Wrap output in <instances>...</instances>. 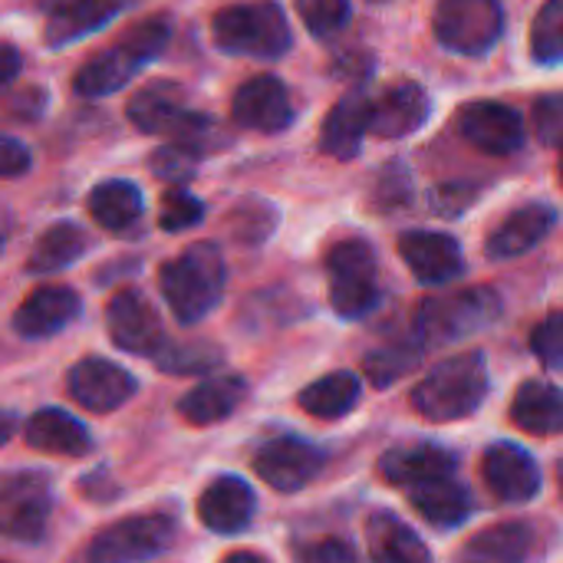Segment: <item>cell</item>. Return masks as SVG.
Listing matches in <instances>:
<instances>
[{"instance_id":"cell-1","label":"cell","mask_w":563,"mask_h":563,"mask_svg":"<svg viewBox=\"0 0 563 563\" xmlns=\"http://www.w3.org/2000/svg\"><path fill=\"white\" fill-rule=\"evenodd\" d=\"M172 40V20L168 16H148L135 30H129L119 43H112L106 53L92 56L86 66L76 69L73 89L86 99L112 96L119 92L135 73H142L148 63L162 56V49Z\"/></svg>"},{"instance_id":"cell-3","label":"cell","mask_w":563,"mask_h":563,"mask_svg":"<svg viewBox=\"0 0 563 563\" xmlns=\"http://www.w3.org/2000/svg\"><path fill=\"white\" fill-rule=\"evenodd\" d=\"M224 277L228 271L221 251L214 244H191L162 267L158 287L181 323H201L218 307Z\"/></svg>"},{"instance_id":"cell-35","label":"cell","mask_w":563,"mask_h":563,"mask_svg":"<svg viewBox=\"0 0 563 563\" xmlns=\"http://www.w3.org/2000/svg\"><path fill=\"white\" fill-rule=\"evenodd\" d=\"M422 343L419 340H409V343H393V346H383V350H373L366 356V373L376 386H389L393 379L406 376L416 369L419 356H422Z\"/></svg>"},{"instance_id":"cell-34","label":"cell","mask_w":563,"mask_h":563,"mask_svg":"<svg viewBox=\"0 0 563 563\" xmlns=\"http://www.w3.org/2000/svg\"><path fill=\"white\" fill-rule=\"evenodd\" d=\"M531 56L541 66L563 63V0H548L531 23Z\"/></svg>"},{"instance_id":"cell-5","label":"cell","mask_w":563,"mask_h":563,"mask_svg":"<svg viewBox=\"0 0 563 563\" xmlns=\"http://www.w3.org/2000/svg\"><path fill=\"white\" fill-rule=\"evenodd\" d=\"M498 317H501V297L488 287L435 297L416 310V340L422 346H445L462 336H472L475 330L492 327Z\"/></svg>"},{"instance_id":"cell-45","label":"cell","mask_w":563,"mask_h":563,"mask_svg":"<svg viewBox=\"0 0 563 563\" xmlns=\"http://www.w3.org/2000/svg\"><path fill=\"white\" fill-rule=\"evenodd\" d=\"M3 69H0V79L3 82H13V76H16V66H20V53H16V46H10V43H3Z\"/></svg>"},{"instance_id":"cell-48","label":"cell","mask_w":563,"mask_h":563,"mask_svg":"<svg viewBox=\"0 0 563 563\" xmlns=\"http://www.w3.org/2000/svg\"><path fill=\"white\" fill-rule=\"evenodd\" d=\"M561 181H563V145H561Z\"/></svg>"},{"instance_id":"cell-49","label":"cell","mask_w":563,"mask_h":563,"mask_svg":"<svg viewBox=\"0 0 563 563\" xmlns=\"http://www.w3.org/2000/svg\"><path fill=\"white\" fill-rule=\"evenodd\" d=\"M376 3H383V0H376Z\"/></svg>"},{"instance_id":"cell-25","label":"cell","mask_w":563,"mask_h":563,"mask_svg":"<svg viewBox=\"0 0 563 563\" xmlns=\"http://www.w3.org/2000/svg\"><path fill=\"white\" fill-rule=\"evenodd\" d=\"M244 396H247V383L241 376H214L198 383L191 393H185L178 412L188 426H214L234 416Z\"/></svg>"},{"instance_id":"cell-13","label":"cell","mask_w":563,"mask_h":563,"mask_svg":"<svg viewBox=\"0 0 563 563\" xmlns=\"http://www.w3.org/2000/svg\"><path fill=\"white\" fill-rule=\"evenodd\" d=\"M234 119L251 129V132H264V135H277L294 122V106H290V92L287 86L264 73V76H251L244 86H238L234 102H231Z\"/></svg>"},{"instance_id":"cell-26","label":"cell","mask_w":563,"mask_h":563,"mask_svg":"<svg viewBox=\"0 0 563 563\" xmlns=\"http://www.w3.org/2000/svg\"><path fill=\"white\" fill-rule=\"evenodd\" d=\"M23 439L30 449L36 452H49V455H66V459H79L89 452V432L79 419H73L63 409H40L30 416Z\"/></svg>"},{"instance_id":"cell-36","label":"cell","mask_w":563,"mask_h":563,"mask_svg":"<svg viewBox=\"0 0 563 563\" xmlns=\"http://www.w3.org/2000/svg\"><path fill=\"white\" fill-rule=\"evenodd\" d=\"M155 363L165 373H185V376H201L221 363V353L208 343H165V350L155 356Z\"/></svg>"},{"instance_id":"cell-43","label":"cell","mask_w":563,"mask_h":563,"mask_svg":"<svg viewBox=\"0 0 563 563\" xmlns=\"http://www.w3.org/2000/svg\"><path fill=\"white\" fill-rule=\"evenodd\" d=\"M26 168H30V152H26V145L16 142L13 135H7V139L0 142V175H3V178H16V175H23Z\"/></svg>"},{"instance_id":"cell-21","label":"cell","mask_w":563,"mask_h":563,"mask_svg":"<svg viewBox=\"0 0 563 563\" xmlns=\"http://www.w3.org/2000/svg\"><path fill=\"white\" fill-rule=\"evenodd\" d=\"M429 119V96L416 82H399L379 92L369 106V132L379 139H402Z\"/></svg>"},{"instance_id":"cell-20","label":"cell","mask_w":563,"mask_h":563,"mask_svg":"<svg viewBox=\"0 0 563 563\" xmlns=\"http://www.w3.org/2000/svg\"><path fill=\"white\" fill-rule=\"evenodd\" d=\"M257 508L254 488L244 478L221 475L198 498V518L214 534H238L251 525Z\"/></svg>"},{"instance_id":"cell-12","label":"cell","mask_w":563,"mask_h":563,"mask_svg":"<svg viewBox=\"0 0 563 563\" xmlns=\"http://www.w3.org/2000/svg\"><path fill=\"white\" fill-rule=\"evenodd\" d=\"M106 323H109V336L119 350L135 353V356H158L165 350V336H162V320L155 313V307L145 300V294L139 290H119L109 300L106 310Z\"/></svg>"},{"instance_id":"cell-31","label":"cell","mask_w":563,"mask_h":563,"mask_svg":"<svg viewBox=\"0 0 563 563\" xmlns=\"http://www.w3.org/2000/svg\"><path fill=\"white\" fill-rule=\"evenodd\" d=\"M89 214L99 228L122 234L142 218V191L125 178H109L92 188L89 195Z\"/></svg>"},{"instance_id":"cell-27","label":"cell","mask_w":563,"mask_h":563,"mask_svg":"<svg viewBox=\"0 0 563 563\" xmlns=\"http://www.w3.org/2000/svg\"><path fill=\"white\" fill-rule=\"evenodd\" d=\"M366 541L373 563H432L422 538L389 511H376L366 521Z\"/></svg>"},{"instance_id":"cell-2","label":"cell","mask_w":563,"mask_h":563,"mask_svg":"<svg viewBox=\"0 0 563 563\" xmlns=\"http://www.w3.org/2000/svg\"><path fill=\"white\" fill-rule=\"evenodd\" d=\"M488 396V363L482 353H462L439 363L412 389V406L429 422H459L482 409Z\"/></svg>"},{"instance_id":"cell-29","label":"cell","mask_w":563,"mask_h":563,"mask_svg":"<svg viewBox=\"0 0 563 563\" xmlns=\"http://www.w3.org/2000/svg\"><path fill=\"white\" fill-rule=\"evenodd\" d=\"M406 495H409L412 508L435 528H459L472 515V495H468L465 485L455 482V475L426 482V485H419V488H412Z\"/></svg>"},{"instance_id":"cell-6","label":"cell","mask_w":563,"mask_h":563,"mask_svg":"<svg viewBox=\"0 0 563 563\" xmlns=\"http://www.w3.org/2000/svg\"><path fill=\"white\" fill-rule=\"evenodd\" d=\"M330 303L340 317L360 320L379 303V267L366 241L350 238L336 244L327 257Z\"/></svg>"},{"instance_id":"cell-24","label":"cell","mask_w":563,"mask_h":563,"mask_svg":"<svg viewBox=\"0 0 563 563\" xmlns=\"http://www.w3.org/2000/svg\"><path fill=\"white\" fill-rule=\"evenodd\" d=\"M369 106H373V99L363 89L343 96L333 106V112L323 122V135H320V145L327 155H333L340 162H350L360 155L363 139L369 132Z\"/></svg>"},{"instance_id":"cell-17","label":"cell","mask_w":563,"mask_h":563,"mask_svg":"<svg viewBox=\"0 0 563 563\" xmlns=\"http://www.w3.org/2000/svg\"><path fill=\"white\" fill-rule=\"evenodd\" d=\"M132 0H46L43 40L53 49H63L76 40L92 36L109 20H115Z\"/></svg>"},{"instance_id":"cell-11","label":"cell","mask_w":563,"mask_h":563,"mask_svg":"<svg viewBox=\"0 0 563 563\" xmlns=\"http://www.w3.org/2000/svg\"><path fill=\"white\" fill-rule=\"evenodd\" d=\"M459 132L465 142H472L478 152H488V155H515L528 135L521 112L495 99L468 102L459 112Z\"/></svg>"},{"instance_id":"cell-10","label":"cell","mask_w":563,"mask_h":563,"mask_svg":"<svg viewBox=\"0 0 563 563\" xmlns=\"http://www.w3.org/2000/svg\"><path fill=\"white\" fill-rule=\"evenodd\" d=\"M49 482L36 472H16L0 488V521L10 541H40L49 521Z\"/></svg>"},{"instance_id":"cell-22","label":"cell","mask_w":563,"mask_h":563,"mask_svg":"<svg viewBox=\"0 0 563 563\" xmlns=\"http://www.w3.org/2000/svg\"><path fill=\"white\" fill-rule=\"evenodd\" d=\"M558 224V211L551 205H525L518 211H511L488 238L485 251L492 261H511V257H521L528 254L531 247H538L551 228Z\"/></svg>"},{"instance_id":"cell-28","label":"cell","mask_w":563,"mask_h":563,"mask_svg":"<svg viewBox=\"0 0 563 563\" xmlns=\"http://www.w3.org/2000/svg\"><path fill=\"white\" fill-rule=\"evenodd\" d=\"M511 419L531 435H561L563 432V389L554 383H525L515 393Z\"/></svg>"},{"instance_id":"cell-38","label":"cell","mask_w":563,"mask_h":563,"mask_svg":"<svg viewBox=\"0 0 563 563\" xmlns=\"http://www.w3.org/2000/svg\"><path fill=\"white\" fill-rule=\"evenodd\" d=\"M531 350L534 356L551 366V369H563V310L544 317L534 333H531Z\"/></svg>"},{"instance_id":"cell-33","label":"cell","mask_w":563,"mask_h":563,"mask_svg":"<svg viewBox=\"0 0 563 563\" xmlns=\"http://www.w3.org/2000/svg\"><path fill=\"white\" fill-rule=\"evenodd\" d=\"M86 254V234L79 224H69V221H59L53 228H46L33 251H30V261H26V271L30 274H56L63 267H69L73 261H79Z\"/></svg>"},{"instance_id":"cell-14","label":"cell","mask_w":563,"mask_h":563,"mask_svg":"<svg viewBox=\"0 0 563 563\" xmlns=\"http://www.w3.org/2000/svg\"><path fill=\"white\" fill-rule=\"evenodd\" d=\"M254 468L274 492H300L323 472V452L303 439L284 435L257 452Z\"/></svg>"},{"instance_id":"cell-44","label":"cell","mask_w":563,"mask_h":563,"mask_svg":"<svg viewBox=\"0 0 563 563\" xmlns=\"http://www.w3.org/2000/svg\"><path fill=\"white\" fill-rule=\"evenodd\" d=\"M43 106H46V96H43L40 89H23V92H16V96L10 99L7 112H10L13 119H36V115L43 112Z\"/></svg>"},{"instance_id":"cell-39","label":"cell","mask_w":563,"mask_h":563,"mask_svg":"<svg viewBox=\"0 0 563 563\" xmlns=\"http://www.w3.org/2000/svg\"><path fill=\"white\" fill-rule=\"evenodd\" d=\"M198 158H201L198 148L172 142V145H165V148L155 152L152 172L162 175V178H168V181H188L195 175V168H198Z\"/></svg>"},{"instance_id":"cell-40","label":"cell","mask_w":563,"mask_h":563,"mask_svg":"<svg viewBox=\"0 0 563 563\" xmlns=\"http://www.w3.org/2000/svg\"><path fill=\"white\" fill-rule=\"evenodd\" d=\"M201 218H205V205L195 195H188L185 188H175V191L165 195V201H162V228L165 231L195 228Z\"/></svg>"},{"instance_id":"cell-7","label":"cell","mask_w":563,"mask_h":563,"mask_svg":"<svg viewBox=\"0 0 563 563\" xmlns=\"http://www.w3.org/2000/svg\"><path fill=\"white\" fill-rule=\"evenodd\" d=\"M435 40L459 56H485L505 33L501 0H439Z\"/></svg>"},{"instance_id":"cell-19","label":"cell","mask_w":563,"mask_h":563,"mask_svg":"<svg viewBox=\"0 0 563 563\" xmlns=\"http://www.w3.org/2000/svg\"><path fill=\"white\" fill-rule=\"evenodd\" d=\"M79 297L69 287L49 284L36 287L13 313V333L23 340H46L59 330H66L79 317Z\"/></svg>"},{"instance_id":"cell-9","label":"cell","mask_w":563,"mask_h":563,"mask_svg":"<svg viewBox=\"0 0 563 563\" xmlns=\"http://www.w3.org/2000/svg\"><path fill=\"white\" fill-rule=\"evenodd\" d=\"M129 119L148 135H168L172 142L191 145V148H201V142H208L214 132V122L208 115L185 109L181 92L165 82H155L135 92L129 102Z\"/></svg>"},{"instance_id":"cell-46","label":"cell","mask_w":563,"mask_h":563,"mask_svg":"<svg viewBox=\"0 0 563 563\" xmlns=\"http://www.w3.org/2000/svg\"><path fill=\"white\" fill-rule=\"evenodd\" d=\"M221 563H271L267 558L254 554V551H238V554H228Z\"/></svg>"},{"instance_id":"cell-41","label":"cell","mask_w":563,"mask_h":563,"mask_svg":"<svg viewBox=\"0 0 563 563\" xmlns=\"http://www.w3.org/2000/svg\"><path fill=\"white\" fill-rule=\"evenodd\" d=\"M531 125L541 145H563V92L538 99Z\"/></svg>"},{"instance_id":"cell-32","label":"cell","mask_w":563,"mask_h":563,"mask_svg":"<svg viewBox=\"0 0 563 563\" xmlns=\"http://www.w3.org/2000/svg\"><path fill=\"white\" fill-rule=\"evenodd\" d=\"M360 379L353 373H327L323 379L310 383L300 393V409L313 419H343L346 412H353V406L360 402Z\"/></svg>"},{"instance_id":"cell-30","label":"cell","mask_w":563,"mask_h":563,"mask_svg":"<svg viewBox=\"0 0 563 563\" xmlns=\"http://www.w3.org/2000/svg\"><path fill=\"white\" fill-rule=\"evenodd\" d=\"M531 548H534V531L521 521H508L475 534L462 548L459 563H525Z\"/></svg>"},{"instance_id":"cell-4","label":"cell","mask_w":563,"mask_h":563,"mask_svg":"<svg viewBox=\"0 0 563 563\" xmlns=\"http://www.w3.org/2000/svg\"><path fill=\"white\" fill-rule=\"evenodd\" d=\"M211 36L218 49L234 56H257V59H277L294 43L287 13L274 0L231 3L218 10L211 20Z\"/></svg>"},{"instance_id":"cell-15","label":"cell","mask_w":563,"mask_h":563,"mask_svg":"<svg viewBox=\"0 0 563 563\" xmlns=\"http://www.w3.org/2000/svg\"><path fill=\"white\" fill-rule=\"evenodd\" d=\"M482 478L488 492L508 505H525L541 492V468L534 455L515 442H498L485 452Z\"/></svg>"},{"instance_id":"cell-47","label":"cell","mask_w":563,"mask_h":563,"mask_svg":"<svg viewBox=\"0 0 563 563\" xmlns=\"http://www.w3.org/2000/svg\"><path fill=\"white\" fill-rule=\"evenodd\" d=\"M558 478H561V492H563V462H561V468H558Z\"/></svg>"},{"instance_id":"cell-37","label":"cell","mask_w":563,"mask_h":563,"mask_svg":"<svg viewBox=\"0 0 563 563\" xmlns=\"http://www.w3.org/2000/svg\"><path fill=\"white\" fill-rule=\"evenodd\" d=\"M294 7L313 36H333L350 20V0H294Z\"/></svg>"},{"instance_id":"cell-23","label":"cell","mask_w":563,"mask_h":563,"mask_svg":"<svg viewBox=\"0 0 563 563\" xmlns=\"http://www.w3.org/2000/svg\"><path fill=\"white\" fill-rule=\"evenodd\" d=\"M379 472L393 488L412 492L426 482L455 475V455L439 445H402L383 455Z\"/></svg>"},{"instance_id":"cell-16","label":"cell","mask_w":563,"mask_h":563,"mask_svg":"<svg viewBox=\"0 0 563 563\" xmlns=\"http://www.w3.org/2000/svg\"><path fill=\"white\" fill-rule=\"evenodd\" d=\"M69 396L89 412H115L135 393V379L109 360H82L66 376Z\"/></svg>"},{"instance_id":"cell-8","label":"cell","mask_w":563,"mask_h":563,"mask_svg":"<svg viewBox=\"0 0 563 563\" xmlns=\"http://www.w3.org/2000/svg\"><path fill=\"white\" fill-rule=\"evenodd\" d=\"M175 541V521L168 515L122 518L102 528L73 563H142L165 554Z\"/></svg>"},{"instance_id":"cell-18","label":"cell","mask_w":563,"mask_h":563,"mask_svg":"<svg viewBox=\"0 0 563 563\" xmlns=\"http://www.w3.org/2000/svg\"><path fill=\"white\" fill-rule=\"evenodd\" d=\"M399 254L419 284L439 287L465 271V257L455 238L439 231H409L399 238Z\"/></svg>"},{"instance_id":"cell-42","label":"cell","mask_w":563,"mask_h":563,"mask_svg":"<svg viewBox=\"0 0 563 563\" xmlns=\"http://www.w3.org/2000/svg\"><path fill=\"white\" fill-rule=\"evenodd\" d=\"M300 563H360V558H356V551L346 541L327 538V541H317V544L303 548L300 551Z\"/></svg>"}]
</instances>
